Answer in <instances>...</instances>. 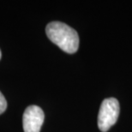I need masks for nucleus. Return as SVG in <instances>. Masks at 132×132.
<instances>
[{"label":"nucleus","mask_w":132,"mask_h":132,"mask_svg":"<svg viewBox=\"0 0 132 132\" xmlns=\"http://www.w3.org/2000/svg\"><path fill=\"white\" fill-rule=\"evenodd\" d=\"M46 33L48 39L67 53L72 54L78 50L79 36L77 32L61 22H52L47 24Z\"/></svg>","instance_id":"f257e3e1"},{"label":"nucleus","mask_w":132,"mask_h":132,"mask_svg":"<svg viewBox=\"0 0 132 132\" xmlns=\"http://www.w3.org/2000/svg\"><path fill=\"white\" fill-rule=\"evenodd\" d=\"M119 115V103L115 98L105 99L100 105L98 115V127L106 132L117 122Z\"/></svg>","instance_id":"f03ea898"},{"label":"nucleus","mask_w":132,"mask_h":132,"mask_svg":"<svg viewBox=\"0 0 132 132\" xmlns=\"http://www.w3.org/2000/svg\"><path fill=\"white\" fill-rule=\"evenodd\" d=\"M45 119L43 110L38 105H29L26 108L22 117L24 132H39Z\"/></svg>","instance_id":"7ed1b4c3"},{"label":"nucleus","mask_w":132,"mask_h":132,"mask_svg":"<svg viewBox=\"0 0 132 132\" xmlns=\"http://www.w3.org/2000/svg\"><path fill=\"white\" fill-rule=\"evenodd\" d=\"M7 108V101L5 100L4 94L0 92V114L4 113Z\"/></svg>","instance_id":"20e7f679"},{"label":"nucleus","mask_w":132,"mask_h":132,"mask_svg":"<svg viewBox=\"0 0 132 132\" xmlns=\"http://www.w3.org/2000/svg\"><path fill=\"white\" fill-rule=\"evenodd\" d=\"M1 57H2V53H1V50H0V59H1Z\"/></svg>","instance_id":"39448f33"}]
</instances>
